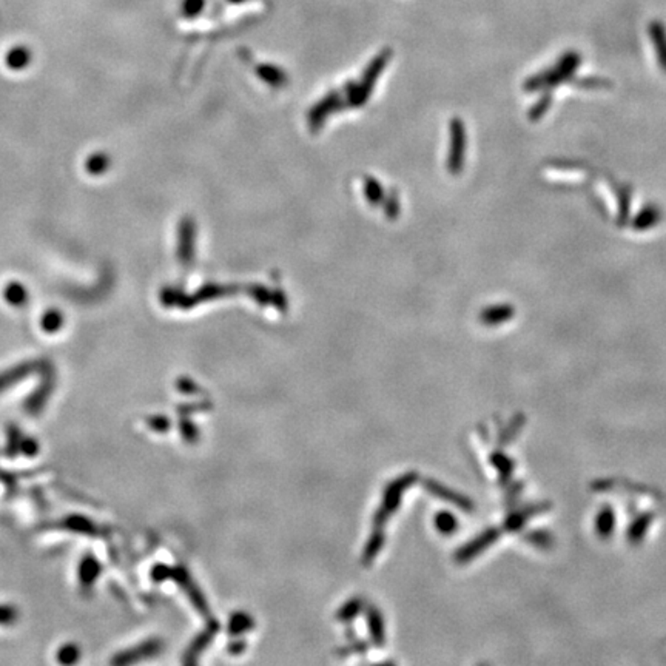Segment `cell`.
I'll list each match as a JSON object with an SVG mask.
<instances>
[{"label": "cell", "mask_w": 666, "mask_h": 666, "mask_svg": "<svg viewBox=\"0 0 666 666\" xmlns=\"http://www.w3.org/2000/svg\"><path fill=\"white\" fill-rule=\"evenodd\" d=\"M579 85L581 88H606V85H610V82L606 79H585L579 82Z\"/></svg>", "instance_id": "30bf717a"}, {"label": "cell", "mask_w": 666, "mask_h": 666, "mask_svg": "<svg viewBox=\"0 0 666 666\" xmlns=\"http://www.w3.org/2000/svg\"><path fill=\"white\" fill-rule=\"evenodd\" d=\"M44 326L47 327V330L53 332V330H56L57 327L61 326V318H56V313H54V312H49V313L45 316Z\"/></svg>", "instance_id": "8fae6325"}, {"label": "cell", "mask_w": 666, "mask_h": 666, "mask_svg": "<svg viewBox=\"0 0 666 666\" xmlns=\"http://www.w3.org/2000/svg\"><path fill=\"white\" fill-rule=\"evenodd\" d=\"M466 153V130L464 123L460 118H454L451 121V152H449V171L454 176L460 174L464 165Z\"/></svg>", "instance_id": "7a4b0ae2"}, {"label": "cell", "mask_w": 666, "mask_h": 666, "mask_svg": "<svg viewBox=\"0 0 666 666\" xmlns=\"http://www.w3.org/2000/svg\"><path fill=\"white\" fill-rule=\"evenodd\" d=\"M514 316V307L509 304H500L494 307H488V309L481 313V321L485 324H498L504 322Z\"/></svg>", "instance_id": "5b68a950"}, {"label": "cell", "mask_w": 666, "mask_h": 666, "mask_svg": "<svg viewBox=\"0 0 666 666\" xmlns=\"http://www.w3.org/2000/svg\"><path fill=\"white\" fill-rule=\"evenodd\" d=\"M23 295H25V291H23V289H22L20 286H11V287H10V291H8V293H6V298L10 299V301H11L13 304H19V303H22L23 299H25Z\"/></svg>", "instance_id": "9c48e42d"}, {"label": "cell", "mask_w": 666, "mask_h": 666, "mask_svg": "<svg viewBox=\"0 0 666 666\" xmlns=\"http://www.w3.org/2000/svg\"><path fill=\"white\" fill-rule=\"evenodd\" d=\"M649 37H651L653 44L655 47L659 63L666 71V28H665V25L659 20L651 22V25H649Z\"/></svg>", "instance_id": "3957f363"}, {"label": "cell", "mask_w": 666, "mask_h": 666, "mask_svg": "<svg viewBox=\"0 0 666 666\" xmlns=\"http://www.w3.org/2000/svg\"><path fill=\"white\" fill-rule=\"evenodd\" d=\"M549 105H551V93H546L545 96H541L540 97V101L531 108V111H529V119L531 121H538L543 118V116L546 114L547 111V108Z\"/></svg>", "instance_id": "52a82bcc"}, {"label": "cell", "mask_w": 666, "mask_h": 666, "mask_svg": "<svg viewBox=\"0 0 666 666\" xmlns=\"http://www.w3.org/2000/svg\"><path fill=\"white\" fill-rule=\"evenodd\" d=\"M30 59H31V53L28 52V48L16 47L6 54V65L13 70H22L30 63Z\"/></svg>", "instance_id": "8992f818"}, {"label": "cell", "mask_w": 666, "mask_h": 666, "mask_svg": "<svg viewBox=\"0 0 666 666\" xmlns=\"http://www.w3.org/2000/svg\"><path fill=\"white\" fill-rule=\"evenodd\" d=\"M662 218V212L659 210V207L655 205H646L643 210H640V213L636 216V219L632 221V229L637 231H643L657 226V222Z\"/></svg>", "instance_id": "277c9868"}, {"label": "cell", "mask_w": 666, "mask_h": 666, "mask_svg": "<svg viewBox=\"0 0 666 666\" xmlns=\"http://www.w3.org/2000/svg\"><path fill=\"white\" fill-rule=\"evenodd\" d=\"M230 2H233V4H241V2H246V0H230Z\"/></svg>", "instance_id": "7c38bea8"}, {"label": "cell", "mask_w": 666, "mask_h": 666, "mask_svg": "<svg viewBox=\"0 0 666 666\" xmlns=\"http://www.w3.org/2000/svg\"><path fill=\"white\" fill-rule=\"evenodd\" d=\"M581 61V56L576 52H569L562 56V59L559 61L552 68L546 70L545 73H540L537 76H532L524 82V91H537L541 88H551L557 87L560 83L569 80L572 78L574 71L579 68Z\"/></svg>", "instance_id": "6da1fadb"}, {"label": "cell", "mask_w": 666, "mask_h": 666, "mask_svg": "<svg viewBox=\"0 0 666 666\" xmlns=\"http://www.w3.org/2000/svg\"><path fill=\"white\" fill-rule=\"evenodd\" d=\"M205 0H184L182 2V13H184L187 18H195L199 13L204 10Z\"/></svg>", "instance_id": "ba28073f"}]
</instances>
